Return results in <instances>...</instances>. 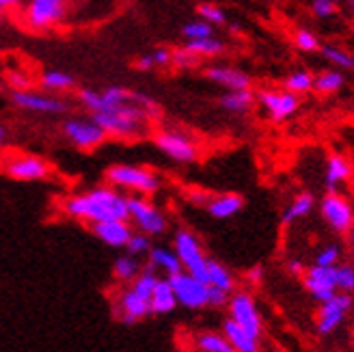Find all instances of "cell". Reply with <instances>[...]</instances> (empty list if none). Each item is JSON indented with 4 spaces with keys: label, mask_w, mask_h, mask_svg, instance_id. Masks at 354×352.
I'll list each match as a JSON object with an SVG mask.
<instances>
[{
    "label": "cell",
    "mask_w": 354,
    "mask_h": 352,
    "mask_svg": "<svg viewBox=\"0 0 354 352\" xmlns=\"http://www.w3.org/2000/svg\"><path fill=\"white\" fill-rule=\"evenodd\" d=\"M65 212L74 219L102 223V221H128V197L113 188H93L86 195L72 197L65 203Z\"/></svg>",
    "instance_id": "6da1fadb"
},
{
    "label": "cell",
    "mask_w": 354,
    "mask_h": 352,
    "mask_svg": "<svg viewBox=\"0 0 354 352\" xmlns=\"http://www.w3.org/2000/svg\"><path fill=\"white\" fill-rule=\"evenodd\" d=\"M93 121L106 132V134H115V136H136L143 128L145 121V111L140 106L126 102L113 106L109 111L93 113Z\"/></svg>",
    "instance_id": "7a4b0ae2"
},
{
    "label": "cell",
    "mask_w": 354,
    "mask_h": 352,
    "mask_svg": "<svg viewBox=\"0 0 354 352\" xmlns=\"http://www.w3.org/2000/svg\"><path fill=\"white\" fill-rule=\"evenodd\" d=\"M106 180H109L113 186L130 188L136 192H143V195H151V192L160 188V180H158L151 171L140 169V167H128V165H119V167L109 169Z\"/></svg>",
    "instance_id": "3957f363"
},
{
    "label": "cell",
    "mask_w": 354,
    "mask_h": 352,
    "mask_svg": "<svg viewBox=\"0 0 354 352\" xmlns=\"http://www.w3.org/2000/svg\"><path fill=\"white\" fill-rule=\"evenodd\" d=\"M169 281L175 292L177 305H184L188 309L207 307V284H203L201 279L190 275L188 270H180L175 275H169Z\"/></svg>",
    "instance_id": "277c9868"
},
{
    "label": "cell",
    "mask_w": 354,
    "mask_h": 352,
    "mask_svg": "<svg viewBox=\"0 0 354 352\" xmlns=\"http://www.w3.org/2000/svg\"><path fill=\"white\" fill-rule=\"evenodd\" d=\"M175 253L177 257H180L182 261V266L194 275L197 279H201L203 284H207V257L203 255L201 251V244L199 240L194 238L190 232H177L175 234Z\"/></svg>",
    "instance_id": "5b68a950"
},
{
    "label": "cell",
    "mask_w": 354,
    "mask_h": 352,
    "mask_svg": "<svg viewBox=\"0 0 354 352\" xmlns=\"http://www.w3.org/2000/svg\"><path fill=\"white\" fill-rule=\"evenodd\" d=\"M352 309V296L346 292H335L330 298L320 303V309H317V333L320 335H330V333L337 328L346 313Z\"/></svg>",
    "instance_id": "8992f818"
},
{
    "label": "cell",
    "mask_w": 354,
    "mask_h": 352,
    "mask_svg": "<svg viewBox=\"0 0 354 352\" xmlns=\"http://www.w3.org/2000/svg\"><path fill=\"white\" fill-rule=\"evenodd\" d=\"M320 212L322 219L330 225V230L337 234H348L354 225V207L339 192H326L320 203Z\"/></svg>",
    "instance_id": "52a82bcc"
},
{
    "label": "cell",
    "mask_w": 354,
    "mask_h": 352,
    "mask_svg": "<svg viewBox=\"0 0 354 352\" xmlns=\"http://www.w3.org/2000/svg\"><path fill=\"white\" fill-rule=\"evenodd\" d=\"M227 305H229V313H232L229 318H232L234 322H238L242 328H246L251 335H255L259 340L263 324H261V315L257 311L253 296L249 292H238V294H234L232 298H229Z\"/></svg>",
    "instance_id": "ba28073f"
},
{
    "label": "cell",
    "mask_w": 354,
    "mask_h": 352,
    "mask_svg": "<svg viewBox=\"0 0 354 352\" xmlns=\"http://www.w3.org/2000/svg\"><path fill=\"white\" fill-rule=\"evenodd\" d=\"M128 219H132L138 230L147 236H158L167 230V221L162 212L156 205L147 203L145 199H136V197L128 199Z\"/></svg>",
    "instance_id": "9c48e42d"
},
{
    "label": "cell",
    "mask_w": 354,
    "mask_h": 352,
    "mask_svg": "<svg viewBox=\"0 0 354 352\" xmlns=\"http://www.w3.org/2000/svg\"><path fill=\"white\" fill-rule=\"evenodd\" d=\"M259 104L263 106V111L270 115L272 121H286L292 115L298 113L300 109V98L288 89L283 91H261L257 95Z\"/></svg>",
    "instance_id": "30bf717a"
},
{
    "label": "cell",
    "mask_w": 354,
    "mask_h": 352,
    "mask_svg": "<svg viewBox=\"0 0 354 352\" xmlns=\"http://www.w3.org/2000/svg\"><path fill=\"white\" fill-rule=\"evenodd\" d=\"M335 268L337 266H317V263H313L311 268H307L303 272V284L317 303L326 301V298H330L335 292H337Z\"/></svg>",
    "instance_id": "8fae6325"
},
{
    "label": "cell",
    "mask_w": 354,
    "mask_h": 352,
    "mask_svg": "<svg viewBox=\"0 0 354 352\" xmlns=\"http://www.w3.org/2000/svg\"><path fill=\"white\" fill-rule=\"evenodd\" d=\"M63 132L80 149L97 147L106 138V132L97 126L93 119H67L63 123Z\"/></svg>",
    "instance_id": "7c38bea8"
},
{
    "label": "cell",
    "mask_w": 354,
    "mask_h": 352,
    "mask_svg": "<svg viewBox=\"0 0 354 352\" xmlns=\"http://www.w3.org/2000/svg\"><path fill=\"white\" fill-rule=\"evenodd\" d=\"M156 145H158V149L165 151L175 163H194V160H197V156H199L197 145H194L188 136H184L180 132L158 134Z\"/></svg>",
    "instance_id": "4fadbf2b"
},
{
    "label": "cell",
    "mask_w": 354,
    "mask_h": 352,
    "mask_svg": "<svg viewBox=\"0 0 354 352\" xmlns=\"http://www.w3.org/2000/svg\"><path fill=\"white\" fill-rule=\"evenodd\" d=\"M67 0H30L28 5V24L35 28L55 26L65 15Z\"/></svg>",
    "instance_id": "5bb4252c"
},
{
    "label": "cell",
    "mask_w": 354,
    "mask_h": 352,
    "mask_svg": "<svg viewBox=\"0 0 354 352\" xmlns=\"http://www.w3.org/2000/svg\"><path fill=\"white\" fill-rule=\"evenodd\" d=\"M11 100L17 109L24 111H32V113H46V115H59L67 111V104L50 98V95H41V93H32V91H13Z\"/></svg>",
    "instance_id": "9a60e30c"
},
{
    "label": "cell",
    "mask_w": 354,
    "mask_h": 352,
    "mask_svg": "<svg viewBox=\"0 0 354 352\" xmlns=\"http://www.w3.org/2000/svg\"><path fill=\"white\" fill-rule=\"evenodd\" d=\"M93 234L104 244L121 249V246H126V242L130 240L132 227L128 225V221H102V223H93Z\"/></svg>",
    "instance_id": "2e32d148"
},
{
    "label": "cell",
    "mask_w": 354,
    "mask_h": 352,
    "mask_svg": "<svg viewBox=\"0 0 354 352\" xmlns=\"http://www.w3.org/2000/svg\"><path fill=\"white\" fill-rule=\"evenodd\" d=\"M7 173L13 180H22V182H35V180H44L48 175V165L41 160V158L35 156H24L17 158L7 167Z\"/></svg>",
    "instance_id": "e0dca14e"
},
{
    "label": "cell",
    "mask_w": 354,
    "mask_h": 352,
    "mask_svg": "<svg viewBox=\"0 0 354 352\" xmlns=\"http://www.w3.org/2000/svg\"><path fill=\"white\" fill-rule=\"evenodd\" d=\"M117 313H121L119 318L126 322V324H134L136 320L145 318L149 313V301L143 296H138L132 288L126 290L121 296H119V307H117Z\"/></svg>",
    "instance_id": "ac0fdd59"
},
{
    "label": "cell",
    "mask_w": 354,
    "mask_h": 352,
    "mask_svg": "<svg viewBox=\"0 0 354 352\" xmlns=\"http://www.w3.org/2000/svg\"><path fill=\"white\" fill-rule=\"evenodd\" d=\"M352 178V165L348 158L342 154H330L326 160V173H324V184L328 192H339V188Z\"/></svg>",
    "instance_id": "d6986e66"
},
{
    "label": "cell",
    "mask_w": 354,
    "mask_h": 352,
    "mask_svg": "<svg viewBox=\"0 0 354 352\" xmlns=\"http://www.w3.org/2000/svg\"><path fill=\"white\" fill-rule=\"evenodd\" d=\"M205 76L216 82L221 86L229 91H236V89H251V76L240 72L236 67H207L205 69Z\"/></svg>",
    "instance_id": "ffe728a7"
},
{
    "label": "cell",
    "mask_w": 354,
    "mask_h": 352,
    "mask_svg": "<svg viewBox=\"0 0 354 352\" xmlns=\"http://www.w3.org/2000/svg\"><path fill=\"white\" fill-rule=\"evenodd\" d=\"M223 335L238 352H257L259 350V340L255 335H251L246 328H242L238 322H234L232 318L223 322Z\"/></svg>",
    "instance_id": "44dd1931"
},
{
    "label": "cell",
    "mask_w": 354,
    "mask_h": 352,
    "mask_svg": "<svg viewBox=\"0 0 354 352\" xmlns=\"http://www.w3.org/2000/svg\"><path fill=\"white\" fill-rule=\"evenodd\" d=\"M244 207V197L236 195V192H227V195H218L212 201H207V212L218 221L236 216Z\"/></svg>",
    "instance_id": "7402d4cb"
},
{
    "label": "cell",
    "mask_w": 354,
    "mask_h": 352,
    "mask_svg": "<svg viewBox=\"0 0 354 352\" xmlns=\"http://www.w3.org/2000/svg\"><path fill=\"white\" fill-rule=\"evenodd\" d=\"M177 305L175 292L169 279H158V284L149 296V313H169Z\"/></svg>",
    "instance_id": "603a6c76"
},
{
    "label": "cell",
    "mask_w": 354,
    "mask_h": 352,
    "mask_svg": "<svg viewBox=\"0 0 354 352\" xmlns=\"http://www.w3.org/2000/svg\"><path fill=\"white\" fill-rule=\"evenodd\" d=\"M313 205H315V199H313L311 192H300V195L288 205L286 212H283V216H281L283 227H288V225H292V223H296L300 219H305L313 210Z\"/></svg>",
    "instance_id": "cb8c5ba5"
},
{
    "label": "cell",
    "mask_w": 354,
    "mask_h": 352,
    "mask_svg": "<svg viewBox=\"0 0 354 352\" xmlns=\"http://www.w3.org/2000/svg\"><path fill=\"white\" fill-rule=\"evenodd\" d=\"M253 104H255V95L251 89H236L221 98V106L229 113H238V115L251 111Z\"/></svg>",
    "instance_id": "d4e9b609"
},
{
    "label": "cell",
    "mask_w": 354,
    "mask_h": 352,
    "mask_svg": "<svg viewBox=\"0 0 354 352\" xmlns=\"http://www.w3.org/2000/svg\"><path fill=\"white\" fill-rule=\"evenodd\" d=\"M149 266L153 268H162L167 275H175L184 270L180 257H177V253L169 251V249H162V246H156V249H149Z\"/></svg>",
    "instance_id": "484cf974"
},
{
    "label": "cell",
    "mask_w": 354,
    "mask_h": 352,
    "mask_svg": "<svg viewBox=\"0 0 354 352\" xmlns=\"http://www.w3.org/2000/svg\"><path fill=\"white\" fill-rule=\"evenodd\" d=\"M344 82H346V78L339 69H328V72L313 76V91L322 93V95H333V93L342 91Z\"/></svg>",
    "instance_id": "4316f807"
},
{
    "label": "cell",
    "mask_w": 354,
    "mask_h": 352,
    "mask_svg": "<svg viewBox=\"0 0 354 352\" xmlns=\"http://www.w3.org/2000/svg\"><path fill=\"white\" fill-rule=\"evenodd\" d=\"M207 286H214V288H221L225 292L232 294L234 288H236V281L232 277V272H229L223 263L214 261V259H207Z\"/></svg>",
    "instance_id": "83f0119b"
},
{
    "label": "cell",
    "mask_w": 354,
    "mask_h": 352,
    "mask_svg": "<svg viewBox=\"0 0 354 352\" xmlns=\"http://www.w3.org/2000/svg\"><path fill=\"white\" fill-rule=\"evenodd\" d=\"M184 48L201 59V57H218V55H223L225 44L221 39H216L214 35H209V37H201V39H188Z\"/></svg>",
    "instance_id": "f1b7e54d"
},
{
    "label": "cell",
    "mask_w": 354,
    "mask_h": 352,
    "mask_svg": "<svg viewBox=\"0 0 354 352\" xmlns=\"http://www.w3.org/2000/svg\"><path fill=\"white\" fill-rule=\"evenodd\" d=\"M283 89H288L296 95L313 91V74L307 72V69H296V72H292L286 78V82H283Z\"/></svg>",
    "instance_id": "f546056e"
},
{
    "label": "cell",
    "mask_w": 354,
    "mask_h": 352,
    "mask_svg": "<svg viewBox=\"0 0 354 352\" xmlns=\"http://www.w3.org/2000/svg\"><path fill=\"white\" fill-rule=\"evenodd\" d=\"M197 348L203 352H234V346L218 333H203L197 337Z\"/></svg>",
    "instance_id": "4dcf8cb0"
},
{
    "label": "cell",
    "mask_w": 354,
    "mask_h": 352,
    "mask_svg": "<svg viewBox=\"0 0 354 352\" xmlns=\"http://www.w3.org/2000/svg\"><path fill=\"white\" fill-rule=\"evenodd\" d=\"M320 52L322 57L326 61H330L333 65H337L339 69H344V72H350V69H354V57L350 55V52L337 48V46H320Z\"/></svg>",
    "instance_id": "1f68e13d"
},
{
    "label": "cell",
    "mask_w": 354,
    "mask_h": 352,
    "mask_svg": "<svg viewBox=\"0 0 354 352\" xmlns=\"http://www.w3.org/2000/svg\"><path fill=\"white\" fill-rule=\"evenodd\" d=\"M41 84L50 91H67L69 86H74L76 80L74 76H69L65 72H55V69H48V72L41 76Z\"/></svg>",
    "instance_id": "d6a6232c"
},
{
    "label": "cell",
    "mask_w": 354,
    "mask_h": 352,
    "mask_svg": "<svg viewBox=\"0 0 354 352\" xmlns=\"http://www.w3.org/2000/svg\"><path fill=\"white\" fill-rule=\"evenodd\" d=\"M158 277L156 272H153V266H149V268H145L140 275H136L134 277V284H132V290L138 294V296H143V298H147L149 301V296H151V292H153V288H156V284H158Z\"/></svg>",
    "instance_id": "836d02e7"
},
{
    "label": "cell",
    "mask_w": 354,
    "mask_h": 352,
    "mask_svg": "<svg viewBox=\"0 0 354 352\" xmlns=\"http://www.w3.org/2000/svg\"><path fill=\"white\" fill-rule=\"evenodd\" d=\"M294 44L300 52H320V39L309 28H298L294 33Z\"/></svg>",
    "instance_id": "e575fe53"
},
{
    "label": "cell",
    "mask_w": 354,
    "mask_h": 352,
    "mask_svg": "<svg viewBox=\"0 0 354 352\" xmlns=\"http://www.w3.org/2000/svg\"><path fill=\"white\" fill-rule=\"evenodd\" d=\"M138 261L134 259V255H128V257H119L115 261V277L119 281H132L136 275H138Z\"/></svg>",
    "instance_id": "d590c367"
},
{
    "label": "cell",
    "mask_w": 354,
    "mask_h": 352,
    "mask_svg": "<svg viewBox=\"0 0 354 352\" xmlns=\"http://www.w3.org/2000/svg\"><path fill=\"white\" fill-rule=\"evenodd\" d=\"M335 281H337V292L352 294L354 292V266L342 263V266L335 268Z\"/></svg>",
    "instance_id": "8d00e7d4"
},
{
    "label": "cell",
    "mask_w": 354,
    "mask_h": 352,
    "mask_svg": "<svg viewBox=\"0 0 354 352\" xmlns=\"http://www.w3.org/2000/svg\"><path fill=\"white\" fill-rule=\"evenodd\" d=\"M182 35L186 39H201V37H209L212 35V24L205 22V20H194V22H188L184 28H182Z\"/></svg>",
    "instance_id": "74e56055"
},
{
    "label": "cell",
    "mask_w": 354,
    "mask_h": 352,
    "mask_svg": "<svg viewBox=\"0 0 354 352\" xmlns=\"http://www.w3.org/2000/svg\"><path fill=\"white\" fill-rule=\"evenodd\" d=\"M197 13L201 15V20L209 22L212 26L214 24H225V11L216 5H209V3H203L197 7Z\"/></svg>",
    "instance_id": "f35d334b"
},
{
    "label": "cell",
    "mask_w": 354,
    "mask_h": 352,
    "mask_svg": "<svg viewBox=\"0 0 354 352\" xmlns=\"http://www.w3.org/2000/svg\"><path fill=\"white\" fill-rule=\"evenodd\" d=\"M126 249H128V253L130 255H143V253H147L151 246H149V236L147 234H132L130 236V240L126 242Z\"/></svg>",
    "instance_id": "ab89813d"
},
{
    "label": "cell",
    "mask_w": 354,
    "mask_h": 352,
    "mask_svg": "<svg viewBox=\"0 0 354 352\" xmlns=\"http://www.w3.org/2000/svg\"><path fill=\"white\" fill-rule=\"evenodd\" d=\"M339 257H342V249H339V246L330 244V246H326V249H322L320 253L315 255V263H317V266H337Z\"/></svg>",
    "instance_id": "60d3db41"
},
{
    "label": "cell",
    "mask_w": 354,
    "mask_h": 352,
    "mask_svg": "<svg viewBox=\"0 0 354 352\" xmlns=\"http://www.w3.org/2000/svg\"><path fill=\"white\" fill-rule=\"evenodd\" d=\"M311 11L315 17H333L335 13L339 11V5H337V0H313L311 3Z\"/></svg>",
    "instance_id": "b9f144b4"
},
{
    "label": "cell",
    "mask_w": 354,
    "mask_h": 352,
    "mask_svg": "<svg viewBox=\"0 0 354 352\" xmlns=\"http://www.w3.org/2000/svg\"><path fill=\"white\" fill-rule=\"evenodd\" d=\"M171 61H175V65L177 67H194L197 65V61H199V57L197 55H192L190 50H186V48H182V50H175L173 52V59Z\"/></svg>",
    "instance_id": "7bdbcfd3"
},
{
    "label": "cell",
    "mask_w": 354,
    "mask_h": 352,
    "mask_svg": "<svg viewBox=\"0 0 354 352\" xmlns=\"http://www.w3.org/2000/svg\"><path fill=\"white\" fill-rule=\"evenodd\" d=\"M229 301V292L221 290V288H214V286H207V305L209 307H225Z\"/></svg>",
    "instance_id": "ee69618b"
},
{
    "label": "cell",
    "mask_w": 354,
    "mask_h": 352,
    "mask_svg": "<svg viewBox=\"0 0 354 352\" xmlns=\"http://www.w3.org/2000/svg\"><path fill=\"white\" fill-rule=\"evenodd\" d=\"M149 57H151V61H153V65L158 67V65H169L171 63V59H173V52H169V50H165V48H158V50H153V52H149Z\"/></svg>",
    "instance_id": "f6af8a7d"
},
{
    "label": "cell",
    "mask_w": 354,
    "mask_h": 352,
    "mask_svg": "<svg viewBox=\"0 0 354 352\" xmlns=\"http://www.w3.org/2000/svg\"><path fill=\"white\" fill-rule=\"evenodd\" d=\"M288 270H290L292 275H296V277H303V272H305V266H303V261L292 259V261H288Z\"/></svg>",
    "instance_id": "bcb514c9"
},
{
    "label": "cell",
    "mask_w": 354,
    "mask_h": 352,
    "mask_svg": "<svg viewBox=\"0 0 354 352\" xmlns=\"http://www.w3.org/2000/svg\"><path fill=\"white\" fill-rule=\"evenodd\" d=\"M136 67L138 69H143V72H149V69H153L156 65H153V61H151V57L149 55H143L138 61H136Z\"/></svg>",
    "instance_id": "7dc6e473"
},
{
    "label": "cell",
    "mask_w": 354,
    "mask_h": 352,
    "mask_svg": "<svg viewBox=\"0 0 354 352\" xmlns=\"http://www.w3.org/2000/svg\"><path fill=\"white\" fill-rule=\"evenodd\" d=\"M246 277H249L251 284H261V279H263V268H261V266H253Z\"/></svg>",
    "instance_id": "c3c4849f"
},
{
    "label": "cell",
    "mask_w": 354,
    "mask_h": 352,
    "mask_svg": "<svg viewBox=\"0 0 354 352\" xmlns=\"http://www.w3.org/2000/svg\"><path fill=\"white\" fill-rule=\"evenodd\" d=\"M22 0H0V15H3L7 9H11V7H15V5H20Z\"/></svg>",
    "instance_id": "681fc988"
},
{
    "label": "cell",
    "mask_w": 354,
    "mask_h": 352,
    "mask_svg": "<svg viewBox=\"0 0 354 352\" xmlns=\"http://www.w3.org/2000/svg\"><path fill=\"white\" fill-rule=\"evenodd\" d=\"M7 136H9V130L5 126H0V145L7 143Z\"/></svg>",
    "instance_id": "f907efd6"
},
{
    "label": "cell",
    "mask_w": 354,
    "mask_h": 352,
    "mask_svg": "<svg viewBox=\"0 0 354 352\" xmlns=\"http://www.w3.org/2000/svg\"><path fill=\"white\" fill-rule=\"evenodd\" d=\"M346 3H348V7H350V9L354 11V0H346Z\"/></svg>",
    "instance_id": "816d5d0a"
},
{
    "label": "cell",
    "mask_w": 354,
    "mask_h": 352,
    "mask_svg": "<svg viewBox=\"0 0 354 352\" xmlns=\"http://www.w3.org/2000/svg\"><path fill=\"white\" fill-rule=\"evenodd\" d=\"M352 340H354V328H352Z\"/></svg>",
    "instance_id": "f5cc1de1"
}]
</instances>
